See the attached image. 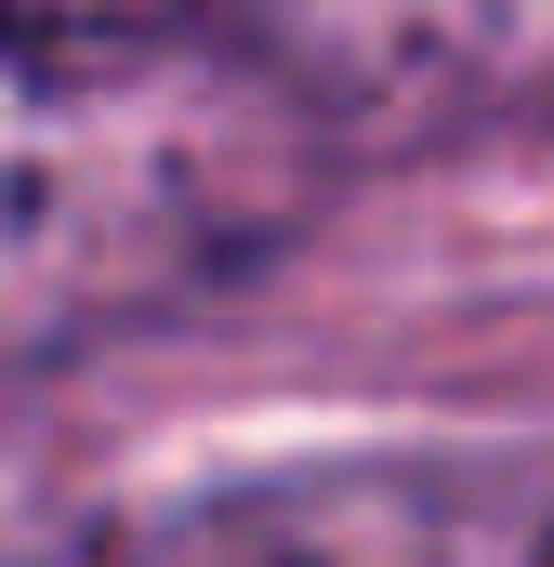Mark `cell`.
Returning <instances> with one entry per match:
<instances>
[{"mask_svg":"<svg viewBox=\"0 0 554 567\" xmlns=\"http://www.w3.org/2000/svg\"><path fill=\"white\" fill-rule=\"evenodd\" d=\"M304 80L212 27L0 13V383L252 278L317 212Z\"/></svg>","mask_w":554,"mask_h":567,"instance_id":"6da1fadb","label":"cell"}]
</instances>
